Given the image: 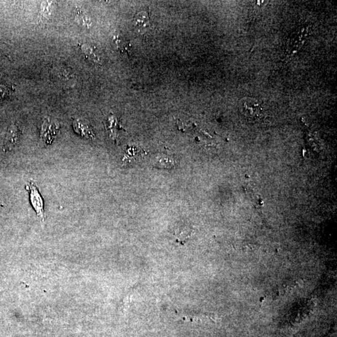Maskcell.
I'll list each match as a JSON object with an SVG mask.
<instances>
[{
    "label": "cell",
    "mask_w": 337,
    "mask_h": 337,
    "mask_svg": "<svg viewBox=\"0 0 337 337\" xmlns=\"http://www.w3.org/2000/svg\"><path fill=\"white\" fill-rule=\"evenodd\" d=\"M309 27L302 26L291 34L288 39L287 50L289 53H293L303 46L309 34Z\"/></svg>",
    "instance_id": "cell-2"
},
{
    "label": "cell",
    "mask_w": 337,
    "mask_h": 337,
    "mask_svg": "<svg viewBox=\"0 0 337 337\" xmlns=\"http://www.w3.org/2000/svg\"><path fill=\"white\" fill-rule=\"evenodd\" d=\"M174 166V161L168 157H166V156H163V157L158 159L155 163V165H154V166L157 167V168L164 169H171L173 168Z\"/></svg>",
    "instance_id": "cell-9"
},
{
    "label": "cell",
    "mask_w": 337,
    "mask_h": 337,
    "mask_svg": "<svg viewBox=\"0 0 337 337\" xmlns=\"http://www.w3.org/2000/svg\"><path fill=\"white\" fill-rule=\"evenodd\" d=\"M106 129L109 134V136L111 137L113 140L117 139L118 132L120 130H125L120 124L118 123L117 118L113 117H110L107 121V125H106Z\"/></svg>",
    "instance_id": "cell-7"
},
{
    "label": "cell",
    "mask_w": 337,
    "mask_h": 337,
    "mask_svg": "<svg viewBox=\"0 0 337 337\" xmlns=\"http://www.w3.org/2000/svg\"><path fill=\"white\" fill-rule=\"evenodd\" d=\"M20 131L16 123H13L8 129L6 137L4 142V150L10 152L14 149L20 138Z\"/></svg>",
    "instance_id": "cell-5"
},
{
    "label": "cell",
    "mask_w": 337,
    "mask_h": 337,
    "mask_svg": "<svg viewBox=\"0 0 337 337\" xmlns=\"http://www.w3.org/2000/svg\"><path fill=\"white\" fill-rule=\"evenodd\" d=\"M27 190L29 191V199H30L32 207L36 212L38 217L41 219L42 222H44V203H43V198L40 195L39 190L34 183L31 182L27 186Z\"/></svg>",
    "instance_id": "cell-3"
},
{
    "label": "cell",
    "mask_w": 337,
    "mask_h": 337,
    "mask_svg": "<svg viewBox=\"0 0 337 337\" xmlns=\"http://www.w3.org/2000/svg\"><path fill=\"white\" fill-rule=\"evenodd\" d=\"M74 131L78 134L83 137H87L88 139H94V135L92 131L90 130L87 125L81 122L79 120L74 121L73 123Z\"/></svg>",
    "instance_id": "cell-8"
},
{
    "label": "cell",
    "mask_w": 337,
    "mask_h": 337,
    "mask_svg": "<svg viewBox=\"0 0 337 337\" xmlns=\"http://www.w3.org/2000/svg\"><path fill=\"white\" fill-rule=\"evenodd\" d=\"M242 113L250 121H260L265 117L263 104L257 99L249 98L244 99L241 106Z\"/></svg>",
    "instance_id": "cell-1"
},
{
    "label": "cell",
    "mask_w": 337,
    "mask_h": 337,
    "mask_svg": "<svg viewBox=\"0 0 337 337\" xmlns=\"http://www.w3.org/2000/svg\"><path fill=\"white\" fill-rule=\"evenodd\" d=\"M59 128L58 124L51 122L48 120H45L43 124L41 131V140L43 143L46 145L52 143Z\"/></svg>",
    "instance_id": "cell-4"
},
{
    "label": "cell",
    "mask_w": 337,
    "mask_h": 337,
    "mask_svg": "<svg viewBox=\"0 0 337 337\" xmlns=\"http://www.w3.org/2000/svg\"><path fill=\"white\" fill-rule=\"evenodd\" d=\"M134 25L140 32L147 31L151 27V20L148 12H141L134 19Z\"/></svg>",
    "instance_id": "cell-6"
}]
</instances>
